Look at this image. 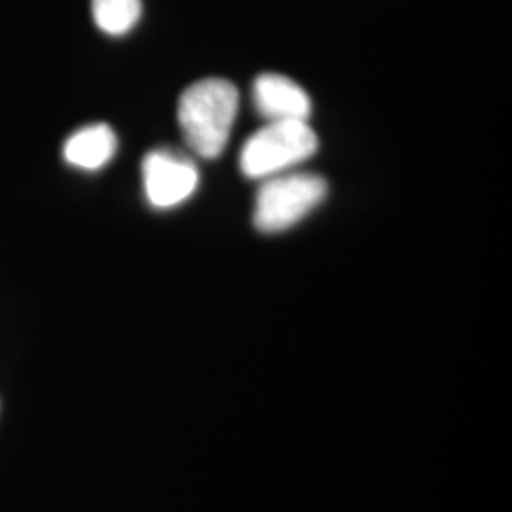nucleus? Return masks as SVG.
I'll list each match as a JSON object with an SVG mask.
<instances>
[{
	"instance_id": "nucleus-1",
	"label": "nucleus",
	"mask_w": 512,
	"mask_h": 512,
	"mask_svg": "<svg viewBox=\"0 0 512 512\" xmlns=\"http://www.w3.org/2000/svg\"><path fill=\"white\" fill-rule=\"evenodd\" d=\"M239 110L238 88L222 78H205L179 99V128L188 148L203 160H215L230 141Z\"/></svg>"
},
{
	"instance_id": "nucleus-3",
	"label": "nucleus",
	"mask_w": 512,
	"mask_h": 512,
	"mask_svg": "<svg viewBox=\"0 0 512 512\" xmlns=\"http://www.w3.org/2000/svg\"><path fill=\"white\" fill-rule=\"evenodd\" d=\"M329 184L315 173H281L256 192L253 222L262 234H279L306 219L325 202Z\"/></svg>"
},
{
	"instance_id": "nucleus-2",
	"label": "nucleus",
	"mask_w": 512,
	"mask_h": 512,
	"mask_svg": "<svg viewBox=\"0 0 512 512\" xmlns=\"http://www.w3.org/2000/svg\"><path fill=\"white\" fill-rule=\"evenodd\" d=\"M319 139L308 122H268L253 133L239 152V169L247 179H270L310 160Z\"/></svg>"
},
{
	"instance_id": "nucleus-5",
	"label": "nucleus",
	"mask_w": 512,
	"mask_h": 512,
	"mask_svg": "<svg viewBox=\"0 0 512 512\" xmlns=\"http://www.w3.org/2000/svg\"><path fill=\"white\" fill-rule=\"evenodd\" d=\"M253 105L268 122H308L311 99L308 92L283 74H260L253 84Z\"/></svg>"
},
{
	"instance_id": "nucleus-6",
	"label": "nucleus",
	"mask_w": 512,
	"mask_h": 512,
	"mask_svg": "<svg viewBox=\"0 0 512 512\" xmlns=\"http://www.w3.org/2000/svg\"><path fill=\"white\" fill-rule=\"evenodd\" d=\"M118 139L107 124H93L74 131L65 141L63 158L67 164L84 169L99 171L114 158Z\"/></svg>"
},
{
	"instance_id": "nucleus-4",
	"label": "nucleus",
	"mask_w": 512,
	"mask_h": 512,
	"mask_svg": "<svg viewBox=\"0 0 512 512\" xmlns=\"http://www.w3.org/2000/svg\"><path fill=\"white\" fill-rule=\"evenodd\" d=\"M143 186L154 209H173L196 194L200 171L190 158L179 152L165 148L152 150L143 160Z\"/></svg>"
},
{
	"instance_id": "nucleus-7",
	"label": "nucleus",
	"mask_w": 512,
	"mask_h": 512,
	"mask_svg": "<svg viewBox=\"0 0 512 512\" xmlns=\"http://www.w3.org/2000/svg\"><path fill=\"white\" fill-rule=\"evenodd\" d=\"M95 25L110 37H124L143 16V0H92Z\"/></svg>"
}]
</instances>
